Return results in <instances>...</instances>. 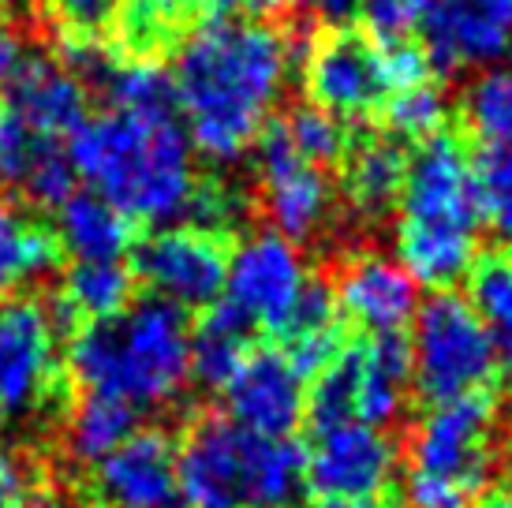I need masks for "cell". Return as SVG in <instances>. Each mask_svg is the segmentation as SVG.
<instances>
[{
    "label": "cell",
    "instance_id": "cell-30",
    "mask_svg": "<svg viewBox=\"0 0 512 508\" xmlns=\"http://www.w3.org/2000/svg\"><path fill=\"white\" fill-rule=\"evenodd\" d=\"M445 113H449L445 94H441V86H434V83L412 86V90H397V94H389V101L382 105L385 127H389V135L400 142L434 139L438 131H445Z\"/></svg>",
    "mask_w": 512,
    "mask_h": 508
},
{
    "label": "cell",
    "instance_id": "cell-43",
    "mask_svg": "<svg viewBox=\"0 0 512 508\" xmlns=\"http://www.w3.org/2000/svg\"><path fill=\"white\" fill-rule=\"evenodd\" d=\"M314 508H400L397 501L389 505L385 497H378V501H322V505H314Z\"/></svg>",
    "mask_w": 512,
    "mask_h": 508
},
{
    "label": "cell",
    "instance_id": "cell-4",
    "mask_svg": "<svg viewBox=\"0 0 512 508\" xmlns=\"http://www.w3.org/2000/svg\"><path fill=\"white\" fill-rule=\"evenodd\" d=\"M68 374L83 393H105L131 408H165L191 378L187 311L146 296L113 322L79 325L68 344Z\"/></svg>",
    "mask_w": 512,
    "mask_h": 508
},
{
    "label": "cell",
    "instance_id": "cell-44",
    "mask_svg": "<svg viewBox=\"0 0 512 508\" xmlns=\"http://www.w3.org/2000/svg\"><path fill=\"white\" fill-rule=\"evenodd\" d=\"M505 411H509L512 419V370H509V385H505Z\"/></svg>",
    "mask_w": 512,
    "mask_h": 508
},
{
    "label": "cell",
    "instance_id": "cell-32",
    "mask_svg": "<svg viewBox=\"0 0 512 508\" xmlns=\"http://www.w3.org/2000/svg\"><path fill=\"white\" fill-rule=\"evenodd\" d=\"M60 45H94L113 27L116 0H45Z\"/></svg>",
    "mask_w": 512,
    "mask_h": 508
},
{
    "label": "cell",
    "instance_id": "cell-26",
    "mask_svg": "<svg viewBox=\"0 0 512 508\" xmlns=\"http://www.w3.org/2000/svg\"><path fill=\"white\" fill-rule=\"evenodd\" d=\"M135 434V408L105 393H83L68 415L64 445L79 467H98Z\"/></svg>",
    "mask_w": 512,
    "mask_h": 508
},
{
    "label": "cell",
    "instance_id": "cell-13",
    "mask_svg": "<svg viewBox=\"0 0 512 508\" xmlns=\"http://www.w3.org/2000/svg\"><path fill=\"white\" fill-rule=\"evenodd\" d=\"M303 90L314 109L337 116L341 124L382 113L389 86H385L378 42L348 27L314 38L303 49Z\"/></svg>",
    "mask_w": 512,
    "mask_h": 508
},
{
    "label": "cell",
    "instance_id": "cell-23",
    "mask_svg": "<svg viewBox=\"0 0 512 508\" xmlns=\"http://www.w3.org/2000/svg\"><path fill=\"white\" fill-rule=\"evenodd\" d=\"M53 232L75 262H120L135 247V225L94 191H75L57 210Z\"/></svg>",
    "mask_w": 512,
    "mask_h": 508
},
{
    "label": "cell",
    "instance_id": "cell-25",
    "mask_svg": "<svg viewBox=\"0 0 512 508\" xmlns=\"http://www.w3.org/2000/svg\"><path fill=\"white\" fill-rule=\"evenodd\" d=\"M60 240L42 221H30L15 202L0 198V296L60 266Z\"/></svg>",
    "mask_w": 512,
    "mask_h": 508
},
{
    "label": "cell",
    "instance_id": "cell-19",
    "mask_svg": "<svg viewBox=\"0 0 512 508\" xmlns=\"http://www.w3.org/2000/svg\"><path fill=\"white\" fill-rule=\"evenodd\" d=\"M344 363L352 381V423L385 426L404 408L412 389V348L404 333L393 337H359L344 344Z\"/></svg>",
    "mask_w": 512,
    "mask_h": 508
},
{
    "label": "cell",
    "instance_id": "cell-38",
    "mask_svg": "<svg viewBox=\"0 0 512 508\" xmlns=\"http://www.w3.org/2000/svg\"><path fill=\"white\" fill-rule=\"evenodd\" d=\"M12 508H68V501H64V494H60L57 486H49V482H30Z\"/></svg>",
    "mask_w": 512,
    "mask_h": 508
},
{
    "label": "cell",
    "instance_id": "cell-8",
    "mask_svg": "<svg viewBox=\"0 0 512 508\" xmlns=\"http://www.w3.org/2000/svg\"><path fill=\"white\" fill-rule=\"evenodd\" d=\"M400 452L393 438L367 423L311 430L303 449V490L322 501H378L389 494Z\"/></svg>",
    "mask_w": 512,
    "mask_h": 508
},
{
    "label": "cell",
    "instance_id": "cell-15",
    "mask_svg": "<svg viewBox=\"0 0 512 508\" xmlns=\"http://www.w3.org/2000/svg\"><path fill=\"white\" fill-rule=\"evenodd\" d=\"M329 292L337 299L341 318L356 325L363 337H393L404 333L419 314V284L397 258L378 251L348 254Z\"/></svg>",
    "mask_w": 512,
    "mask_h": 508
},
{
    "label": "cell",
    "instance_id": "cell-3",
    "mask_svg": "<svg viewBox=\"0 0 512 508\" xmlns=\"http://www.w3.org/2000/svg\"><path fill=\"white\" fill-rule=\"evenodd\" d=\"M479 202L471 150L453 131H438L408 154L397 202V262L415 284L453 292L479 258Z\"/></svg>",
    "mask_w": 512,
    "mask_h": 508
},
{
    "label": "cell",
    "instance_id": "cell-17",
    "mask_svg": "<svg viewBox=\"0 0 512 508\" xmlns=\"http://www.w3.org/2000/svg\"><path fill=\"white\" fill-rule=\"evenodd\" d=\"M98 508H184L176 479V441L165 430H135L90 471Z\"/></svg>",
    "mask_w": 512,
    "mask_h": 508
},
{
    "label": "cell",
    "instance_id": "cell-9",
    "mask_svg": "<svg viewBox=\"0 0 512 508\" xmlns=\"http://www.w3.org/2000/svg\"><path fill=\"white\" fill-rule=\"evenodd\" d=\"M60 385L57 325L45 299L12 296L0 303V411L30 415L57 408Z\"/></svg>",
    "mask_w": 512,
    "mask_h": 508
},
{
    "label": "cell",
    "instance_id": "cell-5",
    "mask_svg": "<svg viewBox=\"0 0 512 508\" xmlns=\"http://www.w3.org/2000/svg\"><path fill=\"white\" fill-rule=\"evenodd\" d=\"M408 348L412 389L427 400V408L486 396L505 374L501 337L456 292H434L419 303Z\"/></svg>",
    "mask_w": 512,
    "mask_h": 508
},
{
    "label": "cell",
    "instance_id": "cell-41",
    "mask_svg": "<svg viewBox=\"0 0 512 508\" xmlns=\"http://www.w3.org/2000/svg\"><path fill=\"white\" fill-rule=\"evenodd\" d=\"M195 8H206L210 15H232L236 8H251L255 0H191Z\"/></svg>",
    "mask_w": 512,
    "mask_h": 508
},
{
    "label": "cell",
    "instance_id": "cell-20",
    "mask_svg": "<svg viewBox=\"0 0 512 508\" xmlns=\"http://www.w3.org/2000/svg\"><path fill=\"white\" fill-rule=\"evenodd\" d=\"M404 172H408V150L389 131L385 135H367V139H352L341 157L344 206L363 225H378V221H385L389 213L397 210Z\"/></svg>",
    "mask_w": 512,
    "mask_h": 508
},
{
    "label": "cell",
    "instance_id": "cell-14",
    "mask_svg": "<svg viewBox=\"0 0 512 508\" xmlns=\"http://www.w3.org/2000/svg\"><path fill=\"white\" fill-rule=\"evenodd\" d=\"M228 419L255 438H292L307 423V381L281 348H251L221 389Z\"/></svg>",
    "mask_w": 512,
    "mask_h": 508
},
{
    "label": "cell",
    "instance_id": "cell-34",
    "mask_svg": "<svg viewBox=\"0 0 512 508\" xmlns=\"http://www.w3.org/2000/svg\"><path fill=\"white\" fill-rule=\"evenodd\" d=\"M438 0H359V15L374 42H397L423 27Z\"/></svg>",
    "mask_w": 512,
    "mask_h": 508
},
{
    "label": "cell",
    "instance_id": "cell-6",
    "mask_svg": "<svg viewBox=\"0 0 512 508\" xmlns=\"http://www.w3.org/2000/svg\"><path fill=\"white\" fill-rule=\"evenodd\" d=\"M494 460H498V415L490 393L427 408L408 441V471L453 482L471 497L486 490Z\"/></svg>",
    "mask_w": 512,
    "mask_h": 508
},
{
    "label": "cell",
    "instance_id": "cell-24",
    "mask_svg": "<svg viewBox=\"0 0 512 508\" xmlns=\"http://www.w3.org/2000/svg\"><path fill=\"white\" fill-rule=\"evenodd\" d=\"M255 325L247 322L228 299L206 307L191 329V378L202 389H225L228 378L240 370L247 352L255 348Z\"/></svg>",
    "mask_w": 512,
    "mask_h": 508
},
{
    "label": "cell",
    "instance_id": "cell-39",
    "mask_svg": "<svg viewBox=\"0 0 512 508\" xmlns=\"http://www.w3.org/2000/svg\"><path fill=\"white\" fill-rule=\"evenodd\" d=\"M19 60H23V42L8 27H0V94H4V86L12 83Z\"/></svg>",
    "mask_w": 512,
    "mask_h": 508
},
{
    "label": "cell",
    "instance_id": "cell-2",
    "mask_svg": "<svg viewBox=\"0 0 512 508\" xmlns=\"http://www.w3.org/2000/svg\"><path fill=\"white\" fill-rule=\"evenodd\" d=\"M75 176L128 217L131 225L165 228L191 213L199 172L195 146L180 113L172 116H90L68 142Z\"/></svg>",
    "mask_w": 512,
    "mask_h": 508
},
{
    "label": "cell",
    "instance_id": "cell-31",
    "mask_svg": "<svg viewBox=\"0 0 512 508\" xmlns=\"http://www.w3.org/2000/svg\"><path fill=\"white\" fill-rule=\"evenodd\" d=\"M281 127H285L288 142L296 146V154H303L311 165H318V169L337 165L344 157V150H348V142H352L341 120L322 113V109H314L311 101H307V105H296V109L281 120Z\"/></svg>",
    "mask_w": 512,
    "mask_h": 508
},
{
    "label": "cell",
    "instance_id": "cell-1",
    "mask_svg": "<svg viewBox=\"0 0 512 508\" xmlns=\"http://www.w3.org/2000/svg\"><path fill=\"white\" fill-rule=\"evenodd\" d=\"M299 45L262 19L210 15L176 49V101L187 139L214 165H236L285 94Z\"/></svg>",
    "mask_w": 512,
    "mask_h": 508
},
{
    "label": "cell",
    "instance_id": "cell-21",
    "mask_svg": "<svg viewBox=\"0 0 512 508\" xmlns=\"http://www.w3.org/2000/svg\"><path fill=\"white\" fill-rule=\"evenodd\" d=\"M135 299V273L128 262H75L49 311L60 329L75 333L79 325L113 322Z\"/></svg>",
    "mask_w": 512,
    "mask_h": 508
},
{
    "label": "cell",
    "instance_id": "cell-37",
    "mask_svg": "<svg viewBox=\"0 0 512 508\" xmlns=\"http://www.w3.org/2000/svg\"><path fill=\"white\" fill-rule=\"evenodd\" d=\"M23 490H27V475H23L19 460L0 456V508H12Z\"/></svg>",
    "mask_w": 512,
    "mask_h": 508
},
{
    "label": "cell",
    "instance_id": "cell-11",
    "mask_svg": "<svg viewBox=\"0 0 512 508\" xmlns=\"http://www.w3.org/2000/svg\"><path fill=\"white\" fill-rule=\"evenodd\" d=\"M307 284H311V273H307L299 247L266 228V232L247 236L232 251L221 299H228L255 329L281 337L307 292Z\"/></svg>",
    "mask_w": 512,
    "mask_h": 508
},
{
    "label": "cell",
    "instance_id": "cell-22",
    "mask_svg": "<svg viewBox=\"0 0 512 508\" xmlns=\"http://www.w3.org/2000/svg\"><path fill=\"white\" fill-rule=\"evenodd\" d=\"M191 0H116L109 42L120 60L157 64L176 53L191 30Z\"/></svg>",
    "mask_w": 512,
    "mask_h": 508
},
{
    "label": "cell",
    "instance_id": "cell-45",
    "mask_svg": "<svg viewBox=\"0 0 512 508\" xmlns=\"http://www.w3.org/2000/svg\"><path fill=\"white\" fill-rule=\"evenodd\" d=\"M0 438H4V411H0Z\"/></svg>",
    "mask_w": 512,
    "mask_h": 508
},
{
    "label": "cell",
    "instance_id": "cell-28",
    "mask_svg": "<svg viewBox=\"0 0 512 508\" xmlns=\"http://www.w3.org/2000/svg\"><path fill=\"white\" fill-rule=\"evenodd\" d=\"M464 116L479 146L512 150V64L483 71L464 94Z\"/></svg>",
    "mask_w": 512,
    "mask_h": 508
},
{
    "label": "cell",
    "instance_id": "cell-42",
    "mask_svg": "<svg viewBox=\"0 0 512 508\" xmlns=\"http://www.w3.org/2000/svg\"><path fill=\"white\" fill-rule=\"evenodd\" d=\"M479 508H512V482L498 486V490H490V494L479 501Z\"/></svg>",
    "mask_w": 512,
    "mask_h": 508
},
{
    "label": "cell",
    "instance_id": "cell-36",
    "mask_svg": "<svg viewBox=\"0 0 512 508\" xmlns=\"http://www.w3.org/2000/svg\"><path fill=\"white\" fill-rule=\"evenodd\" d=\"M378 57H382V71H385V86L389 94L397 90H412V86L434 83L430 75V57L423 45L408 42V38H397V42H378Z\"/></svg>",
    "mask_w": 512,
    "mask_h": 508
},
{
    "label": "cell",
    "instance_id": "cell-16",
    "mask_svg": "<svg viewBox=\"0 0 512 508\" xmlns=\"http://www.w3.org/2000/svg\"><path fill=\"white\" fill-rule=\"evenodd\" d=\"M430 68H498L512 53V0H438L423 19Z\"/></svg>",
    "mask_w": 512,
    "mask_h": 508
},
{
    "label": "cell",
    "instance_id": "cell-12",
    "mask_svg": "<svg viewBox=\"0 0 512 508\" xmlns=\"http://www.w3.org/2000/svg\"><path fill=\"white\" fill-rule=\"evenodd\" d=\"M251 441L228 415L206 411L176 445L184 508H251Z\"/></svg>",
    "mask_w": 512,
    "mask_h": 508
},
{
    "label": "cell",
    "instance_id": "cell-40",
    "mask_svg": "<svg viewBox=\"0 0 512 508\" xmlns=\"http://www.w3.org/2000/svg\"><path fill=\"white\" fill-rule=\"evenodd\" d=\"M34 4H38V0H0V27H8V23H15V19H23Z\"/></svg>",
    "mask_w": 512,
    "mask_h": 508
},
{
    "label": "cell",
    "instance_id": "cell-10",
    "mask_svg": "<svg viewBox=\"0 0 512 508\" xmlns=\"http://www.w3.org/2000/svg\"><path fill=\"white\" fill-rule=\"evenodd\" d=\"M255 176L258 191H262V210L277 236H285L299 247L329 225L337 191L329 184L326 169H318L303 154H296L281 120L266 124V131L258 135Z\"/></svg>",
    "mask_w": 512,
    "mask_h": 508
},
{
    "label": "cell",
    "instance_id": "cell-29",
    "mask_svg": "<svg viewBox=\"0 0 512 508\" xmlns=\"http://www.w3.org/2000/svg\"><path fill=\"white\" fill-rule=\"evenodd\" d=\"M468 303L501 340H512V247L483 251L468 269Z\"/></svg>",
    "mask_w": 512,
    "mask_h": 508
},
{
    "label": "cell",
    "instance_id": "cell-35",
    "mask_svg": "<svg viewBox=\"0 0 512 508\" xmlns=\"http://www.w3.org/2000/svg\"><path fill=\"white\" fill-rule=\"evenodd\" d=\"M42 142L34 131L19 124L12 113L0 109V184L4 187H23L34 157L42 150Z\"/></svg>",
    "mask_w": 512,
    "mask_h": 508
},
{
    "label": "cell",
    "instance_id": "cell-18",
    "mask_svg": "<svg viewBox=\"0 0 512 508\" xmlns=\"http://www.w3.org/2000/svg\"><path fill=\"white\" fill-rule=\"evenodd\" d=\"M4 113H12L45 142L60 135L72 139L90 120V90L60 60L23 57L12 83L4 86Z\"/></svg>",
    "mask_w": 512,
    "mask_h": 508
},
{
    "label": "cell",
    "instance_id": "cell-7",
    "mask_svg": "<svg viewBox=\"0 0 512 508\" xmlns=\"http://www.w3.org/2000/svg\"><path fill=\"white\" fill-rule=\"evenodd\" d=\"M228 258L232 247L225 232L199 225H165L131 247V273L172 307L206 311L225 296Z\"/></svg>",
    "mask_w": 512,
    "mask_h": 508
},
{
    "label": "cell",
    "instance_id": "cell-27",
    "mask_svg": "<svg viewBox=\"0 0 512 508\" xmlns=\"http://www.w3.org/2000/svg\"><path fill=\"white\" fill-rule=\"evenodd\" d=\"M471 180H475L483 228H490L505 247H512V150L505 146L471 150Z\"/></svg>",
    "mask_w": 512,
    "mask_h": 508
},
{
    "label": "cell",
    "instance_id": "cell-33",
    "mask_svg": "<svg viewBox=\"0 0 512 508\" xmlns=\"http://www.w3.org/2000/svg\"><path fill=\"white\" fill-rule=\"evenodd\" d=\"M75 165L68 150H60L53 142H42V150L30 165L27 180H23V191H27L30 202H38L45 210H60L68 198L75 195Z\"/></svg>",
    "mask_w": 512,
    "mask_h": 508
}]
</instances>
